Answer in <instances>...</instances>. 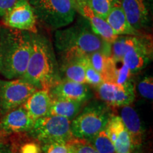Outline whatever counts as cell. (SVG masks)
Wrapping results in <instances>:
<instances>
[{"label": "cell", "mask_w": 153, "mask_h": 153, "mask_svg": "<svg viewBox=\"0 0 153 153\" xmlns=\"http://www.w3.org/2000/svg\"><path fill=\"white\" fill-rule=\"evenodd\" d=\"M37 89L49 91L61 79L59 62L51 41L43 33H31V52L27 68L19 78Z\"/></svg>", "instance_id": "obj_1"}, {"label": "cell", "mask_w": 153, "mask_h": 153, "mask_svg": "<svg viewBox=\"0 0 153 153\" xmlns=\"http://www.w3.org/2000/svg\"><path fill=\"white\" fill-rule=\"evenodd\" d=\"M54 45L60 60L96 51L111 55V43L97 35L84 18L72 26L55 30Z\"/></svg>", "instance_id": "obj_2"}, {"label": "cell", "mask_w": 153, "mask_h": 153, "mask_svg": "<svg viewBox=\"0 0 153 153\" xmlns=\"http://www.w3.org/2000/svg\"><path fill=\"white\" fill-rule=\"evenodd\" d=\"M31 52V33L0 26V74L19 79L26 71Z\"/></svg>", "instance_id": "obj_3"}, {"label": "cell", "mask_w": 153, "mask_h": 153, "mask_svg": "<svg viewBox=\"0 0 153 153\" xmlns=\"http://www.w3.org/2000/svg\"><path fill=\"white\" fill-rule=\"evenodd\" d=\"M114 116L111 106L106 103L93 101L81 110L71 122L72 135L87 140L105 129Z\"/></svg>", "instance_id": "obj_4"}, {"label": "cell", "mask_w": 153, "mask_h": 153, "mask_svg": "<svg viewBox=\"0 0 153 153\" xmlns=\"http://www.w3.org/2000/svg\"><path fill=\"white\" fill-rule=\"evenodd\" d=\"M36 19L53 30L70 26L76 11L72 0H28Z\"/></svg>", "instance_id": "obj_5"}, {"label": "cell", "mask_w": 153, "mask_h": 153, "mask_svg": "<svg viewBox=\"0 0 153 153\" xmlns=\"http://www.w3.org/2000/svg\"><path fill=\"white\" fill-rule=\"evenodd\" d=\"M30 135L42 144L67 143L72 137L71 121L67 118L48 115L35 120Z\"/></svg>", "instance_id": "obj_6"}, {"label": "cell", "mask_w": 153, "mask_h": 153, "mask_svg": "<svg viewBox=\"0 0 153 153\" xmlns=\"http://www.w3.org/2000/svg\"><path fill=\"white\" fill-rule=\"evenodd\" d=\"M36 90V88L19 79H0V117L22 105Z\"/></svg>", "instance_id": "obj_7"}, {"label": "cell", "mask_w": 153, "mask_h": 153, "mask_svg": "<svg viewBox=\"0 0 153 153\" xmlns=\"http://www.w3.org/2000/svg\"><path fill=\"white\" fill-rule=\"evenodd\" d=\"M98 97L107 105L122 107L130 105L135 99V87L132 81L124 84L103 82L96 87Z\"/></svg>", "instance_id": "obj_8"}, {"label": "cell", "mask_w": 153, "mask_h": 153, "mask_svg": "<svg viewBox=\"0 0 153 153\" xmlns=\"http://www.w3.org/2000/svg\"><path fill=\"white\" fill-rule=\"evenodd\" d=\"M3 17L7 27L33 33L38 32L37 19L28 0H18Z\"/></svg>", "instance_id": "obj_9"}, {"label": "cell", "mask_w": 153, "mask_h": 153, "mask_svg": "<svg viewBox=\"0 0 153 153\" xmlns=\"http://www.w3.org/2000/svg\"><path fill=\"white\" fill-rule=\"evenodd\" d=\"M48 91L52 100H72L86 103L91 97L90 88L86 83L62 79Z\"/></svg>", "instance_id": "obj_10"}, {"label": "cell", "mask_w": 153, "mask_h": 153, "mask_svg": "<svg viewBox=\"0 0 153 153\" xmlns=\"http://www.w3.org/2000/svg\"><path fill=\"white\" fill-rule=\"evenodd\" d=\"M76 13L87 20L94 33L105 41L111 44L118 36L116 35L105 19L97 16L90 9L86 0H72Z\"/></svg>", "instance_id": "obj_11"}, {"label": "cell", "mask_w": 153, "mask_h": 153, "mask_svg": "<svg viewBox=\"0 0 153 153\" xmlns=\"http://www.w3.org/2000/svg\"><path fill=\"white\" fill-rule=\"evenodd\" d=\"M34 122L35 120L31 118L22 104L1 117L0 132L1 134L29 132L33 127Z\"/></svg>", "instance_id": "obj_12"}, {"label": "cell", "mask_w": 153, "mask_h": 153, "mask_svg": "<svg viewBox=\"0 0 153 153\" xmlns=\"http://www.w3.org/2000/svg\"><path fill=\"white\" fill-rule=\"evenodd\" d=\"M114 145L116 153H128L133 150L130 135L118 116H113L105 128Z\"/></svg>", "instance_id": "obj_13"}, {"label": "cell", "mask_w": 153, "mask_h": 153, "mask_svg": "<svg viewBox=\"0 0 153 153\" xmlns=\"http://www.w3.org/2000/svg\"><path fill=\"white\" fill-rule=\"evenodd\" d=\"M128 22L135 30L145 28L149 23V11L145 0H119Z\"/></svg>", "instance_id": "obj_14"}, {"label": "cell", "mask_w": 153, "mask_h": 153, "mask_svg": "<svg viewBox=\"0 0 153 153\" xmlns=\"http://www.w3.org/2000/svg\"><path fill=\"white\" fill-rule=\"evenodd\" d=\"M120 117L128 132L133 150L140 148L144 136V129L137 113L133 107L127 105L122 106Z\"/></svg>", "instance_id": "obj_15"}, {"label": "cell", "mask_w": 153, "mask_h": 153, "mask_svg": "<svg viewBox=\"0 0 153 153\" xmlns=\"http://www.w3.org/2000/svg\"><path fill=\"white\" fill-rule=\"evenodd\" d=\"M152 45L150 38L141 36H118L111 44V56L114 61L122 60L128 51Z\"/></svg>", "instance_id": "obj_16"}, {"label": "cell", "mask_w": 153, "mask_h": 153, "mask_svg": "<svg viewBox=\"0 0 153 153\" xmlns=\"http://www.w3.org/2000/svg\"><path fill=\"white\" fill-rule=\"evenodd\" d=\"M52 104V99L49 91L43 89H37L30 94L23 106L33 120L45 117L49 115Z\"/></svg>", "instance_id": "obj_17"}, {"label": "cell", "mask_w": 153, "mask_h": 153, "mask_svg": "<svg viewBox=\"0 0 153 153\" xmlns=\"http://www.w3.org/2000/svg\"><path fill=\"white\" fill-rule=\"evenodd\" d=\"M87 61V55L73 57L60 60L59 68L61 79L79 83H86L85 64Z\"/></svg>", "instance_id": "obj_18"}, {"label": "cell", "mask_w": 153, "mask_h": 153, "mask_svg": "<svg viewBox=\"0 0 153 153\" xmlns=\"http://www.w3.org/2000/svg\"><path fill=\"white\" fill-rule=\"evenodd\" d=\"M152 59V44L128 51L123 55L122 62L133 74L146 68Z\"/></svg>", "instance_id": "obj_19"}, {"label": "cell", "mask_w": 153, "mask_h": 153, "mask_svg": "<svg viewBox=\"0 0 153 153\" xmlns=\"http://www.w3.org/2000/svg\"><path fill=\"white\" fill-rule=\"evenodd\" d=\"M105 20L116 35L140 36V33L138 30L132 27L128 22L120 4L115 6L111 10Z\"/></svg>", "instance_id": "obj_20"}, {"label": "cell", "mask_w": 153, "mask_h": 153, "mask_svg": "<svg viewBox=\"0 0 153 153\" xmlns=\"http://www.w3.org/2000/svg\"><path fill=\"white\" fill-rule=\"evenodd\" d=\"M87 57L91 66L102 76L103 82H112L116 62L111 55L102 51H96Z\"/></svg>", "instance_id": "obj_21"}, {"label": "cell", "mask_w": 153, "mask_h": 153, "mask_svg": "<svg viewBox=\"0 0 153 153\" xmlns=\"http://www.w3.org/2000/svg\"><path fill=\"white\" fill-rule=\"evenodd\" d=\"M85 103L72 100H52L49 115L67 118L71 121L81 111Z\"/></svg>", "instance_id": "obj_22"}, {"label": "cell", "mask_w": 153, "mask_h": 153, "mask_svg": "<svg viewBox=\"0 0 153 153\" xmlns=\"http://www.w3.org/2000/svg\"><path fill=\"white\" fill-rule=\"evenodd\" d=\"M88 141L90 142L99 153H116L114 145L108 137L106 129L99 132Z\"/></svg>", "instance_id": "obj_23"}, {"label": "cell", "mask_w": 153, "mask_h": 153, "mask_svg": "<svg viewBox=\"0 0 153 153\" xmlns=\"http://www.w3.org/2000/svg\"><path fill=\"white\" fill-rule=\"evenodd\" d=\"M88 6L101 18L106 19L111 10L119 4V0H86Z\"/></svg>", "instance_id": "obj_24"}, {"label": "cell", "mask_w": 153, "mask_h": 153, "mask_svg": "<svg viewBox=\"0 0 153 153\" xmlns=\"http://www.w3.org/2000/svg\"><path fill=\"white\" fill-rule=\"evenodd\" d=\"M69 150L74 153H99L87 140L72 137L66 143Z\"/></svg>", "instance_id": "obj_25"}, {"label": "cell", "mask_w": 153, "mask_h": 153, "mask_svg": "<svg viewBox=\"0 0 153 153\" xmlns=\"http://www.w3.org/2000/svg\"><path fill=\"white\" fill-rule=\"evenodd\" d=\"M119 64L120 66L118 67L116 62L112 82L121 85L127 82L131 81V76L133 74L131 73L128 67L122 62V60L119 61Z\"/></svg>", "instance_id": "obj_26"}, {"label": "cell", "mask_w": 153, "mask_h": 153, "mask_svg": "<svg viewBox=\"0 0 153 153\" xmlns=\"http://www.w3.org/2000/svg\"><path fill=\"white\" fill-rule=\"evenodd\" d=\"M85 82L95 88L103 82L102 76L91 66L88 57L85 64Z\"/></svg>", "instance_id": "obj_27"}, {"label": "cell", "mask_w": 153, "mask_h": 153, "mask_svg": "<svg viewBox=\"0 0 153 153\" xmlns=\"http://www.w3.org/2000/svg\"><path fill=\"white\" fill-rule=\"evenodd\" d=\"M140 94L144 98L152 100L153 99V78L152 76H145L137 85Z\"/></svg>", "instance_id": "obj_28"}, {"label": "cell", "mask_w": 153, "mask_h": 153, "mask_svg": "<svg viewBox=\"0 0 153 153\" xmlns=\"http://www.w3.org/2000/svg\"><path fill=\"white\" fill-rule=\"evenodd\" d=\"M44 153H69L68 146L66 143H50L42 147Z\"/></svg>", "instance_id": "obj_29"}, {"label": "cell", "mask_w": 153, "mask_h": 153, "mask_svg": "<svg viewBox=\"0 0 153 153\" xmlns=\"http://www.w3.org/2000/svg\"><path fill=\"white\" fill-rule=\"evenodd\" d=\"M20 153H41V148L37 143H28L23 145Z\"/></svg>", "instance_id": "obj_30"}, {"label": "cell", "mask_w": 153, "mask_h": 153, "mask_svg": "<svg viewBox=\"0 0 153 153\" xmlns=\"http://www.w3.org/2000/svg\"><path fill=\"white\" fill-rule=\"evenodd\" d=\"M17 1L18 0H0V16H4Z\"/></svg>", "instance_id": "obj_31"}, {"label": "cell", "mask_w": 153, "mask_h": 153, "mask_svg": "<svg viewBox=\"0 0 153 153\" xmlns=\"http://www.w3.org/2000/svg\"><path fill=\"white\" fill-rule=\"evenodd\" d=\"M0 153H14V150L9 143L0 142Z\"/></svg>", "instance_id": "obj_32"}, {"label": "cell", "mask_w": 153, "mask_h": 153, "mask_svg": "<svg viewBox=\"0 0 153 153\" xmlns=\"http://www.w3.org/2000/svg\"><path fill=\"white\" fill-rule=\"evenodd\" d=\"M128 153H140V152L139 151V148H136V149H134V150Z\"/></svg>", "instance_id": "obj_33"}, {"label": "cell", "mask_w": 153, "mask_h": 153, "mask_svg": "<svg viewBox=\"0 0 153 153\" xmlns=\"http://www.w3.org/2000/svg\"><path fill=\"white\" fill-rule=\"evenodd\" d=\"M69 153H74V152H72V151H70V152H69Z\"/></svg>", "instance_id": "obj_34"}, {"label": "cell", "mask_w": 153, "mask_h": 153, "mask_svg": "<svg viewBox=\"0 0 153 153\" xmlns=\"http://www.w3.org/2000/svg\"><path fill=\"white\" fill-rule=\"evenodd\" d=\"M0 135H1V132H0Z\"/></svg>", "instance_id": "obj_35"}]
</instances>
